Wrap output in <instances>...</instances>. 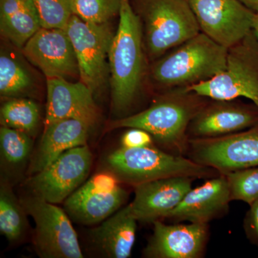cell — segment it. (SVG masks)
Returning a JSON list of instances; mask_svg holds the SVG:
<instances>
[{
	"mask_svg": "<svg viewBox=\"0 0 258 258\" xmlns=\"http://www.w3.org/2000/svg\"><path fill=\"white\" fill-rule=\"evenodd\" d=\"M208 101L187 88L168 90L147 109L114 120L110 128L143 129L171 154L184 157L190 122Z\"/></svg>",
	"mask_w": 258,
	"mask_h": 258,
	"instance_id": "6da1fadb",
	"label": "cell"
},
{
	"mask_svg": "<svg viewBox=\"0 0 258 258\" xmlns=\"http://www.w3.org/2000/svg\"><path fill=\"white\" fill-rule=\"evenodd\" d=\"M119 23L108 53L111 106L123 115L135 101L145 72L146 51L140 20L131 0H123Z\"/></svg>",
	"mask_w": 258,
	"mask_h": 258,
	"instance_id": "7a4b0ae2",
	"label": "cell"
},
{
	"mask_svg": "<svg viewBox=\"0 0 258 258\" xmlns=\"http://www.w3.org/2000/svg\"><path fill=\"white\" fill-rule=\"evenodd\" d=\"M228 49L200 32L154 60L153 82L162 89L189 88L213 79L226 68Z\"/></svg>",
	"mask_w": 258,
	"mask_h": 258,
	"instance_id": "3957f363",
	"label": "cell"
},
{
	"mask_svg": "<svg viewBox=\"0 0 258 258\" xmlns=\"http://www.w3.org/2000/svg\"><path fill=\"white\" fill-rule=\"evenodd\" d=\"M108 171L120 183L136 186L154 180L187 176L194 179H211L220 175L213 168L202 165L184 156L176 155L153 147H121L106 159Z\"/></svg>",
	"mask_w": 258,
	"mask_h": 258,
	"instance_id": "277c9868",
	"label": "cell"
},
{
	"mask_svg": "<svg viewBox=\"0 0 258 258\" xmlns=\"http://www.w3.org/2000/svg\"><path fill=\"white\" fill-rule=\"evenodd\" d=\"M142 25L144 48L155 60L200 32L187 0H132Z\"/></svg>",
	"mask_w": 258,
	"mask_h": 258,
	"instance_id": "5b68a950",
	"label": "cell"
},
{
	"mask_svg": "<svg viewBox=\"0 0 258 258\" xmlns=\"http://www.w3.org/2000/svg\"><path fill=\"white\" fill-rule=\"evenodd\" d=\"M187 88L212 100L245 98L258 107V36L254 30L228 49L222 73Z\"/></svg>",
	"mask_w": 258,
	"mask_h": 258,
	"instance_id": "8992f818",
	"label": "cell"
},
{
	"mask_svg": "<svg viewBox=\"0 0 258 258\" xmlns=\"http://www.w3.org/2000/svg\"><path fill=\"white\" fill-rule=\"evenodd\" d=\"M35 224L34 244L43 258H83L77 234L67 212L32 195L20 199Z\"/></svg>",
	"mask_w": 258,
	"mask_h": 258,
	"instance_id": "52a82bcc",
	"label": "cell"
},
{
	"mask_svg": "<svg viewBox=\"0 0 258 258\" xmlns=\"http://www.w3.org/2000/svg\"><path fill=\"white\" fill-rule=\"evenodd\" d=\"M77 58L81 81L93 93H96L106 83L108 53L115 32L109 23H86L73 15L64 28Z\"/></svg>",
	"mask_w": 258,
	"mask_h": 258,
	"instance_id": "ba28073f",
	"label": "cell"
},
{
	"mask_svg": "<svg viewBox=\"0 0 258 258\" xmlns=\"http://www.w3.org/2000/svg\"><path fill=\"white\" fill-rule=\"evenodd\" d=\"M186 157L220 174L258 166V123L225 137L189 139Z\"/></svg>",
	"mask_w": 258,
	"mask_h": 258,
	"instance_id": "9c48e42d",
	"label": "cell"
},
{
	"mask_svg": "<svg viewBox=\"0 0 258 258\" xmlns=\"http://www.w3.org/2000/svg\"><path fill=\"white\" fill-rule=\"evenodd\" d=\"M93 157L87 145L66 151L43 170L32 174L28 186L35 196L52 204L66 201L86 180Z\"/></svg>",
	"mask_w": 258,
	"mask_h": 258,
	"instance_id": "30bf717a",
	"label": "cell"
},
{
	"mask_svg": "<svg viewBox=\"0 0 258 258\" xmlns=\"http://www.w3.org/2000/svg\"><path fill=\"white\" fill-rule=\"evenodd\" d=\"M200 32L229 49L253 30L256 13L240 0H187Z\"/></svg>",
	"mask_w": 258,
	"mask_h": 258,
	"instance_id": "8fae6325",
	"label": "cell"
},
{
	"mask_svg": "<svg viewBox=\"0 0 258 258\" xmlns=\"http://www.w3.org/2000/svg\"><path fill=\"white\" fill-rule=\"evenodd\" d=\"M120 183L111 171L96 174L64 201L66 212L74 221L82 225L104 221L127 200L128 194Z\"/></svg>",
	"mask_w": 258,
	"mask_h": 258,
	"instance_id": "7c38bea8",
	"label": "cell"
},
{
	"mask_svg": "<svg viewBox=\"0 0 258 258\" xmlns=\"http://www.w3.org/2000/svg\"><path fill=\"white\" fill-rule=\"evenodd\" d=\"M258 123V107L234 100L209 99L188 128L189 139H212L238 133Z\"/></svg>",
	"mask_w": 258,
	"mask_h": 258,
	"instance_id": "4fadbf2b",
	"label": "cell"
},
{
	"mask_svg": "<svg viewBox=\"0 0 258 258\" xmlns=\"http://www.w3.org/2000/svg\"><path fill=\"white\" fill-rule=\"evenodd\" d=\"M22 51L27 60L40 69L46 79L79 77L74 46L64 29L42 28Z\"/></svg>",
	"mask_w": 258,
	"mask_h": 258,
	"instance_id": "5bb4252c",
	"label": "cell"
},
{
	"mask_svg": "<svg viewBox=\"0 0 258 258\" xmlns=\"http://www.w3.org/2000/svg\"><path fill=\"white\" fill-rule=\"evenodd\" d=\"M153 224L154 233L144 250L146 257H203L210 235L208 224L166 225L160 220Z\"/></svg>",
	"mask_w": 258,
	"mask_h": 258,
	"instance_id": "9a60e30c",
	"label": "cell"
},
{
	"mask_svg": "<svg viewBox=\"0 0 258 258\" xmlns=\"http://www.w3.org/2000/svg\"><path fill=\"white\" fill-rule=\"evenodd\" d=\"M94 93L82 81L47 79V106L45 127L57 120L75 118L93 126L98 120Z\"/></svg>",
	"mask_w": 258,
	"mask_h": 258,
	"instance_id": "2e32d148",
	"label": "cell"
},
{
	"mask_svg": "<svg viewBox=\"0 0 258 258\" xmlns=\"http://www.w3.org/2000/svg\"><path fill=\"white\" fill-rule=\"evenodd\" d=\"M231 202L230 186L225 174L205 181L190 190L181 203L164 219L173 222L208 224L225 215Z\"/></svg>",
	"mask_w": 258,
	"mask_h": 258,
	"instance_id": "e0dca14e",
	"label": "cell"
},
{
	"mask_svg": "<svg viewBox=\"0 0 258 258\" xmlns=\"http://www.w3.org/2000/svg\"><path fill=\"white\" fill-rule=\"evenodd\" d=\"M194 178L174 176L154 180L135 186V198L129 204L137 221L154 222L164 219L192 188Z\"/></svg>",
	"mask_w": 258,
	"mask_h": 258,
	"instance_id": "ac0fdd59",
	"label": "cell"
},
{
	"mask_svg": "<svg viewBox=\"0 0 258 258\" xmlns=\"http://www.w3.org/2000/svg\"><path fill=\"white\" fill-rule=\"evenodd\" d=\"M91 127L87 122L75 118L57 120L45 127L30 172L33 174L43 170L69 149L87 145Z\"/></svg>",
	"mask_w": 258,
	"mask_h": 258,
	"instance_id": "d6986e66",
	"label": "cell"
},
{
	"mask_svg": "<svg viewBox=\"0 0 258 258\" xmlns=\"http://www.w3.org/2000/svg\"><path fill=\"white\" fill-rule=\"evenodd\" d=\"M137 222L128 205L102 222L92 232L93 243L100 253L110 258L130 257Z\"/></svg>",
	"mask_w": 258,
	"mask_h": 258,
	"instance_id": "ffe728a7",
	"label": "cell"
},
{
	"mask_svg": "<svg viewBox=\"0 0 258 258\" xmlns=\"http://www.w3.org/2000/svg\"><path fill=\"white\" fill-rule=\"evenodd\" d=\"M42 28L32 0H0L2 35L19 48Z\"/></svg>",
	"mask_w": 258,
	"mask_h": 258,
	"instance_id": "44dd1931",
	"label": "cell"
},
{
	"mask_svg": "<svg viewBox=\"0 0 258 258\" xmlns=\"http://www.w3.org/2000/svg\"><path fill=\"white\" fill-rule=\"evenodd\" d=\"M23 205L8 183L2 181L0 188V232L10 242L20 240L27 227Z\"/></svg>",
	"mask_w": 258,
	"mask_h": 258,
	"instance_id": "7402d4cb",
	"label": "cell"
},
{
	"mask_svg": "<svg viewBox=\"0 0 258 258\" xmlns=\"http://www.w3.org/2000/svg\"><path fill=\"white\" fill-rule=\"evenodd\" d=\"M2 125L33 135L40 124L38 105L32 100L13 98L3 103L0 110Z\"/></svg>",
	"mask_w": 258,
	"mask_h": 258,
	"instance_id": "603a6c76",
	"label": "cell"
},
{
	"mask_svg": "<svg viewBox=\"0 0 258 258\" xmlns=\"http://www.w3.org/2000/svg\"><path fill=\"white\" fill-rule=\"evenodd\" d=\"M33 85L31 75L16 57L2 51L0 55V94L6 98H20Z\"/></svg>",
	"mask_w": 258,
	"mask_h": 258,
	"instance_id": "cb8c5ba5",
	"label": "cell"
},
{
	"mask_svg": "<svg viewBox=\"0 0 258 258\" xmlns=\"http://www.w3.org/2000/svg\"><path fill=\"white\" fill-rule=\"evenodd\" d=\"M32 140L30 134L17 129L3 126L0 128L2 160L7 166L20 168L31 154Z\"/></svg>",
	"mask_w": 258,
	"mask_h": 258,
	"instance_id": "d4e9b609",
	"label": "cell"
},
{
	"mask_svg": "<svg viewBox=\"0 0 258 258\" xmlns=\"http://www.w3.org/2000/svg\"><path fill=\"white\" fill-rule=\"evenodd\" d=\"M123 0H71L73 15L86 23H109L119 15Z\"/></svg>",
	"mask_w": 258,
	"mask_h": 258,
	"instance_id": "484cf974",
	"label": "cell"
},
{
	"mask_svg": "<svg viewBox=\"0 0 258 258\" xmlns=\"http://www.w3.org/2000/svg\"><path fill=\"white\" fill-rule=\"evenodd\" d=\"M225 175L230 186L231 201H242L250 205L258 200V166Z\"/></svg>",
	"mask_w": 258,
	"mask_h": 258,
	"instance_id": "4316f807",
	"label": "cell"
},
{
	"mask_svg": "<svg viewBox=\"0 0 258 258\" xmlns=\"http://www.w3.org/2000/svg\"><path fill=\"white\" fill-rule=\"evenodd\" d=\"M37 10L42 27L64 29L73 15L71 0H32Z\"/></svg>",
	"mask_w": 258,
	"mask_h": 258,
	"instance_id": "83f0119b",
	"label": "cell"
},
{
	"mask_svg": "<svg viewBox=\"0 0 258 258\" xmlns=\"http://www.w3.org/2000/svg\"><path fill=\"white\" fill-rule=\"evenodd\" d=\"M154 139L150 134L143 129L129 128L120 139L121 147L139 148L152 147Z\"/></svg>",
	"mask_w": 258,
	"mask_h": 258,
	"instance_id": "f1b7e54d",
	"label": "cell"
},
{
	"mask_svg": "<svg viewBox=\"0 0 258 258\" xmlns=\"http://www.w3.org/2000/svg\"><path fill=\"white\" fill-rule=\"evenodd\" d=\"M243 227L249 242L258 247V200L249 205L244 217Z\"/></svg>",
	"mask_w": 258,
	"mask_h": 258,
	"instance_id": "f546056e",
	"label": "cell"
},
{
	"mask_svg": "<svg viewBox=\"0 0 258 258\" xmlns=\"http://www.w3.org/2000/svg\"><path fill=\"white\" fill-rule=\"evenodd\" d=\"M240 1L254 13H258V0H240Z\"/></svg>",
	"mask_w": 258,
	"mask_h": 258,
	"instance_id": "4dcf8cb0",
	"label": "cell"
},
{
	"mask_svg": "<svg viewBox=\"0 0 258 258\" xmlns=\"http://www.w3.org/2000/svg\"><path fill=\"white\" fill-rule=\"evenodd\" d=\"M253 30L258 36V13H256L255 17H254Z\"/></svg>",
	"mask_w": 258,
	"mask_h": 258,
	"instance_id": "1f68e13d",
	"label": "cell"
}]
</instances>
